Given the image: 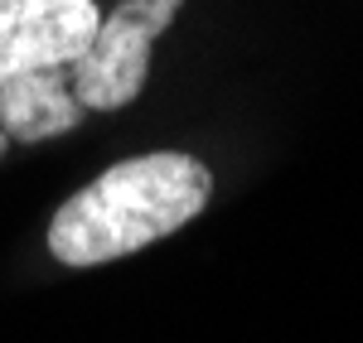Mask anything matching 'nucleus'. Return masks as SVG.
Returning <instances> with one entry per match:
<instances>
[{
  "label": "nucleus",
  "mask_w": 363,
  "mask_h": 343,
  "mask_svg": "<svg viewBox=\"0 0 363 343\" xmlns=\"http://www.w3.org/2000/svg\"><path fill=\"white\" fill-rule=\"evenodd\" d=\"M213 194V174L184 150L121 160L83 184L49 223V252L63 266H102L194 223Z\"/></svg>",
  "instance_id": "f257e3e1"
},
{
  "label": "nucleus",
  "mask_w": 363,
  "mask_h": 343,
  "mask_svg": "<svg viewBox=\"0 0 363 343\" xmlns=\"http://www.w3.org/2000/svg\"><path fill=\"white\" fill-rule=\"evenodd\" d=\"M184 0H121L97 25L87 54L68 68V87L83 102V112H116L136 102L150 78V49L174 25Z\"/></svg>",
  "instance_id": "f03ea898"
},
{
  "label": "nucleus",
  "mask_w": 363,
  "mask_h": 343,
  "mask_svg": "<svg viewBox=\"0 0 363 343\" xmlns=\"http://www.w3.org/2000/svg\"><path fill=\"white\" fill-rule=\"evenodd\" d=\"M92 0H0V78L73 68L97 39Z\"/></svg>",
  "instance_id": "7ed1b4c3"
},
{
  "label": "nucleus",
  "mask_w": 363,
  "mask_h": 343,
  "mask_svg": "<svg viewBox=\"0 0 363 343\" xmlns=\"http://www.w3.org/2000/svg\"><path fill=\"white\" fill-rule=\"evenodd\" d=\"M83 121V102L68 87V68L15 73L0 83V131L10 141H49Z\"/></svg>",
  "instance_id": "20e7f679"
},
{
  "label": "nucleus",
  "mask_w": 363,
  "mask_h": 343,
  "mask_svg": "<svg viewBox=\"0 0 363 343\" xmlns=\"http://www.w3.org/2000/svg\"><path fill=\"white\" fill-rule=\"evenodd\" d=\"M5 141H10V136H5V131H0V155H5Z\"/></svg>",
  "instance_id": "39448f33"
},
{
  "label": "nucleus",
  "mask_w": 363,
  "mask_h": 343,
  "mask_svg": "<svg viewBox=\"0 0 363 343\" xmlns=\"http://www.w3.org/2000/svg\"><path fill=\"white\" fill-rule=\"evenodd\" d=\"M0 83H5V78H0Z\"/></svg>",
  "instance_id": "423d86ee"
}]
</instances>
